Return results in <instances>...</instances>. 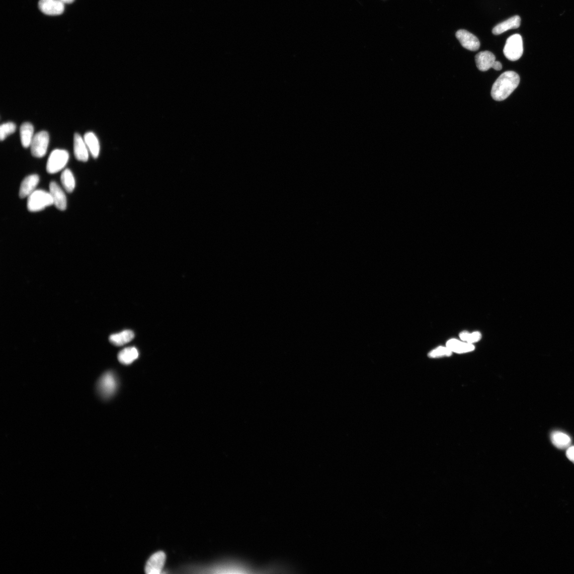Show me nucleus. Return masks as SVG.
Masks as SVG:
<instances>
[{
    "mask_svg": "<svg viewBox=\"0 0 574 574\" xmlns=\"http://www.w3.org/2000/svg\"><path fill=\"white\" fill-rule=\"evenodd\" d=\"M459 336L461 340L469 344L476 343L481 339V334L478 332H475L472 334L463 332L460 334Z\"/></svg>",
    "mask_w": 574,
    "mask_h": 574,
    "instance_id": "5701e85b",
    "label": "nucleus"
},
{
    "mask_svg": "<svg viewBox=\"0 0 574 574\" xmlns=\"http://www.w3.org/2000/svg\"><path fill=\"white\" fill-rule=\"evenodd\" d=\"M16 129V125L13 122H7L0 127V139L3 141L7 136L13 134Z\"/></svg>",
    "mask_w": 574,
    "mask_h": 574,
    "instance_id": "4be33fe9",
    "label": "nucleus"
},
{
    "mask_svg": "<svg viewBox=\"0 0 574 574\" xmlns=\"http://www.w3.org/2000/svg\"><path fill=\"white\" fill-rule=\"evenodd\" d=\"M84 139L94 158H97L100 153V144L96 135L92 132L85 134Z\"/></svg>",
    "mask_w": 574,
    "mask_h": 574,
    "instance_id": "6ab92c4d",
    "label": "nucleus"
},
{
    "mask_svg": "<svg viewBox=\"0 0 574 574\" xmlns=\"http://www.w3.org/2000/svg\"><path fill=\"white\" fill-rule=\"evenodd\" d=\"M523 50V42L521 35L514 34L506 41L504 54L508 60L515 61L521 58Z\"/></svg>",
    "mask_w": 574,
    "mask_h": 574,
    "instance_id": "7ed1b4c3",
    "label": "nucleus"
},
{
    "mask_svg": "<svg viewBox=\"0 0 574 574\" xmlns=\"http://www.w3.org/2000/svg\"><path fill=\"white\" fill-rule=\"evenodd\" d=\"M49 143V135L45 131L34 135L31 145L32 155L36 157H43L47 152Z\"/></svg>",
    "mask_w": 574,
    "mask_h": 574,
    "instance_id": "423d86ee",
    "label": "nucleus"
},
{
    "mask_svg": "<svg viewBox=\"0 0 574 574\" xmlns=\"http://www.w3.org/2000/svg\"><path fill=\"white\" fill-rule=\"evenodd\" d=\"M61 181L65 191L68 193L73 191L75 188V180L72 172L69 169H65L61 176Z\"/></svg>",
    "mask_w": 574,
    "mask_h": 574,
    "instance_id": "412c9836",
    "label": "nucleus"
},
{
    "mask_svg": "<svg viewBox=\"0 0 574 574\" xmlns=\"http://www.w3.org/2000/svg\"><path fill=\"white\" fill-rule=\"evenodd\" d=\"M447 347L452 352L457 353H464L473 351L474 346L472 344L464 343L458 340H450L447 343Z\"/></svg>",
    "mask_w": 574,
    "mask_h": 574,
    "instance_id": "aec40b11",
    "label": "nucleus"
},
{
    "mask_svg": "<svg viewBox=\"0 0 574 574\" xmlns=\"http://www.w3.org/2000/svg\"><path fill=\"white\" fill-rule=\"evenodd\" d=\"M118 382L115 374L111 372L102 376L98 384L99 391L102 396L106 398L113 396L116 391Z\"/></svg>",
    "mask_w": 574,
    "mask_h": 574,
    "instance_id": "39448f33",
    "label": "nucleus"
},
{
    "mask_svg": "<svg viewBox=\"0 0 574 574\" xmlns=\"http://www.w3.org/2000/svg\"><path fill=\"white\" fill-rule=\"evenodd\" d=\"M502 64L500 61H496L493 65V68L496 70L500 71L502 69Z\"/></svg>",
    "mask_w": 574,
    "mask_h": 574,
    "instance_id": "a878e982",
    "label": "nucleus"
},
{
    "mask_svg": "<svg viewBox=\"0 0 574 574\" xmlns=\"http://www.w3.org/2000/svg\"><path fill=\"white\" fill-rule=\"evenodd\" d=\"M496 61L495 55L490 51H482L475 56L476 66L481 71H486L492 68Z\"/></svg>",
    "mask_w": 574,
    "mask_h": 574,
    "instance_id": "f8f14e48",
    "label": "nucleus"
},
{
    "mask_svg": "<svg viewBox=\"0 0 574 574\" xmlns=\"http://www.w3.org/2000/svg\"><path fill=\"white\" fill-rule=\"evenodd\" d=\"M566 456L568 459L574 464V446L569 447L567 448Z\"/></svg>",
    "mask_w": 574,
    "mask_h": 574,
    "instance_id": "393cba45",
    "label": "nucleus"
},
{
    "mask_svg": "<svg viewBox=\"0 0 574 574\" xmlns=\"http://www.w3.org/2000/svg\"><path fill=\"white\" fill-rule=\"evenodd\" d=\"M64 4H71L74 2V0H59Z\"/></svg>",
    "mask_w": 574,
    "mask_h": 574,
    "instance_id": "bb28decb",
    "label": "nucleus"
},
{
    "mask_svg": "<svg viewBox=\"0 0 574 574\" xmlns=\"http://www.w3.org/2000/svg\"><path fill=\"white\" fill-rule=\"evenodd\" d=\"M74 154L78 161L87 162L89 159V149L84 138L78 134L74 135Z\"/></svg>",
    "mask_w": 574,
    "mask_h": 574,
    "instance_id": "9b49d317",
    "label": "nucleus"
},
{
    "mask_svg": "<svg viewBox=\"0 0 574 574\" xmlns=\"http://www.w3.org/2000/svg\"><path fill=\"white\" fill-rule=\"evenodd\" d=\"M67 150L55 149L51 153L46 165V171L49 174L57 173L67 165L69 159Z\"/></svg>",
    "mask_w": 574,
    "mask_h": 574,
    "instance_id": "20e7f679",
    "label": "nucleus"
},
{
    "mask_svg": "<svg viewBox=\"0 0 574 574\" xmlns=\"http://www.w3.org/2000/svg\"><path fill=\"white\" fill-rule=\"evenodd\" d=\"M451 354H452V351H451L447 347H439L436 350L431 351L429 354V356L432 358H436V357L444 356H450Z\"/></svg>",
    "mask_w": 574,
    "mask_h": 574,
    "instance_id": "b1692460",
    "label": "nucleus"
},
{
    "mask_svg": "<svg viewBox=\"0 0 574 574\" xmlns=\"http://www.w3.org/2000/svg\"><path fill=\"white\" fill-rule=\"evenodd\" d=\"M53 204L50 193L43 190H36L28 197L27 209L30 212L41 211Z\"/></svg>",
    "mask_w": 574,
    "mask_h": 574,
    "instance_id": "f03ea898",
    "label": "nucleus"
},
{
    "mask_svg": "<svg viewBox=\"0 0 574 574\" xmlns=\"http://www.w3.org/2000/svg\"><path fill=\"white\" fill-rule=\"evenodd\" d=\"M552 444L559 449L568 448L571 445V438L566 434L560 431H554L551 435Z\"/></svg>",
    "mask_w": 574,
    "mask_h": 574,
    "instance_id": "dca6fc26",
    "label": "nucleus"
},
{
    "mask_svg": "<svg viewBox=\"0 0 574 574\" xmlns=\"http://www.w3.org/2000/svg\"><path fill=\"white\" fill-rule=\"evenodd\" d=\"M50 193L52 197L53 204L56 208L64 211L67 208V199L59 186L54 182L50 184Z\"/></svg>",
    "mask_w": 574,
    "mask_h": 574,
    "instance_id": "9d476101",
    "label": "nucleus"
},
{
    "mask_svg": "<svg viewBox=\"0 0 574 574\" xmlns=\"http://www.w3.org/2000/svg\"><path fill=\"white\" fill-rule=\"evenodd\" d=\"M134 337L135 334L133 331L126 330L111 335L109 337V341L115 346H121L133 341Z\"/></svg>",
    "mask_w": 574,
    "mask_h": 574,
    "instance_id": "2eb2a0df",
    "label": "nucleus"
},
{
    "mask_svg": "<svg viewBox=\"0 0 574 574\" xmlns=\"http://www.w3.org/2000/svg\"><path fill=\"white\" fill-rule=\"evenodd\" d=\"M520 82L519 75L512 71L502 73L493 85L491 96L497 101H502L509 97L518 87Z\"/></svg>",
    "mask_w": 574,
    "mask_h": 574,
    "instance_id": "f257e3e1",
    "label": "nucleus"
},
{
    "mask_svg": "<svg viewBox=\"0 0 574 574\" xmlns=\"http://www.w3.org/2000/svg\"><path fill=\"white\" fill-rule=\"evenodd\" d=\"M166 557L162 551L153 554L147 561L145 571L148 574H159L161 572L165 565Z\"/></svg>",
    "mask_w": 574,
    "mask_h": 574,
    "instance_id": "6e6552de",
    "label": "nucleus"
},
{
    "mask_svg": "<svg viewBox=\"0 0 574 574\" xmlns=\"http://www.w3.org/2000/svg\"><path fill=\"white\" fill-rule=\"evenodd\" d=\"M456 36L463 48L468 50L476 51L480 47V42L477 37L466 30L458 31L456 33Z\"/></svg>",
    "mask_w": 574,
    "mask_h": 574,
    "instance_id": "0eeeda50",
    "label": "nucleus"
},
{
    "mask_svg": "<svg viewBox=\"0 0 574 574\" xmlns=\"http://www.w3.org/2000/svg\"><path fill=\"white\" fill-rule=\"evenodd\" d=\"M521 23V19L519 16H513L498 24L493 30V33L496 35H500L504 32L513 29H517L520 27Z\"/></svg>",
    "mask_w": 574,
    "mask_h": 574,
    "instance_id": "4468645a",
    "label": "nucleus"
},
{
    "mask_svg": "<svg viewBox=\"0 0 574 574\" xmlns=\"http://www.w3.org/2000/svg\"><path fill=\"white\" fill-rule=\"evenodd\" d=\"M20 134L23 146L27 148L31 145L34 138V127L29 122H25L21 127Z\"/></svg>",
    "mask_w": 574,
    "mask_h": 574,
    "instance_id": "a211bd4d",
    "label": "nucleus"
},
{
    "mask_svg": "<svg viewBox=\"0 0 574 574\" xmlns=\"http://www.w3.org/2000/svg\"><path fill=\"white\" fill-rule=\"evenodd\" d=\"M139 353L136 348L130 347L125 348L119 352L118 356L119 361L124 365H129L138 358Z\"/></svg>",
    "mask_w": 574,
    "mask_h": 574,
    "instance_id": "f3484780",
    "label": "nucleus"
},
{
    "mask_svg": "<svg viewBox=\"0 0 574 574\" xmlns=\"http://www.w3.org/2000/svg\"><path fill=\"white\" fill-rule=\"evenodd\" d=\"M39 181V177L37 175H32L25 178L20 187V197L21 198L24 199L34 192Z\"/></svg>",
    "mask_w": 574,
    "mask_h": 574,
    "instance_id": "ddd939ff",
    "label": "nucleus"
},
{
    "mask_svg": "<svg viewBox=\"0 0 574 574\" xmlns=\"http://www.w3.org/2000/svg\"><path fill=\"white\" fill-rule=\"evenodd\" d=\"M39 7L43 13L49 16L60 15L64 11V4L59 0H40Z\"/></svg>",
    "mask_w": 574,
    "mask_h": 574,
    "instance_id": "1a4fd4ad",
    "label": "nucleus"
}]
</instances>
